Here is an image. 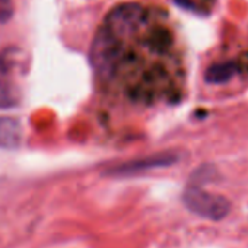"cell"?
<instances>
[{
	"instance_id": "6da1fadb",
	"label": "cell",
	"mask_w": 248,
	"mask_h": 248,
	"mask_svg": "<svg viewBox=\"0 0 248 248\" xmlns=\"http://www.w3.org/2000/svg\"><path fill=\"white\" fill-rule=\"evenodd\" d=\"M91 60L105 83H120L136 101L174 96L184 83L183 54L164 14L139 3L114 8L95 35Z\"/></svg>"
},
{
	"instance_id": "7a4b0ae2",
	"label": "cell",
	"mask_w": 248,
	"mask_h": 248,
	"mask_svg": "<svg viewBox=\"0 0 248 248\" xmlns=\"http://www.w3.org/2000/svg\"><path fill=\"white\" fill-rule=\"evenodd\" d=\"M183 200L190 212L206 219L220 220L229 212V203L225 197L207 193L199 187H188L183 194Z\"/></svg>"
},
{
	"instance_id": "3957f363",
	"label": "cell",
	"mask_w": 248,
	"mask_h": 248,
	"mask_svg": "<svg viewBox=\"0 0 248 248\" xmlns=\"http://www.w3.org/2000/svg\"><path fill=\"white\" fill-rule=\"evenodd\" d=\"M172 161L174 159L168 158V156H155V158H149V159L130 162V164H124L121 167H117L112 171V174H115V175H132L136 172H142L145 170H151V168H156V167H167Z\"/></svg>"
},
{
	"instance_id": "277c9868",
	"label": "cell",
	"mask_w": 248,
	"mask_h": 248,
	"mask_svg": "<svg viewBox=\"0 0 248 248\" xmlns=\"http://www.w3.org/2000/svg\"><path fill=\"white\" fill-rule=\"evenodd\" d=\"M21 93L18 88L9 82H0V108H9L19 102Z\"/></svg>"
},
{
	"instance_id": "5b68a950",
	"label": "cell",
	"mask_w": 248,
	"mask_h": 248,
	"mask_svg": "<svg viewBox=\"0 0 248 248\" xmlns=\"http://www.w3.org/2000/svg\"><path fill=\"white\" fill-rule=\"evenodd\" d=\"M19 136V126L16 121H12L9 118L0 120V140L5 142H16Z\"/></svg>"
},
{
	"instance_id": "8992f818",
	"label": "cell",
	"mask_w": 248,
	"mask_h": 248,
	"mask_svg": "<svg viewBox=\"0 0 248 248\" xmlns=\"http://www.w3.org/2000/svg\"><path fill=\"white\" fill-rule=\"evenodd\" d=\"M175 3L187 11L206 15L215 6V0H175Z\"/></svg>"
},
{
	"instance_id": "52a82bcc",
	"label": "cell",
	"mask_w": 248,
	"mask_h": 248,
	"mask_svg": "<svg viewBox=\"0 0 248 248\" xmlns=\"http://www.w3.org/2000/svg\"><path fill=\"white\" fill-rule=\"evenodd\" d=\"M12 0H0V22H8L14 15Z\"/></svg>"
}]
</instances>
